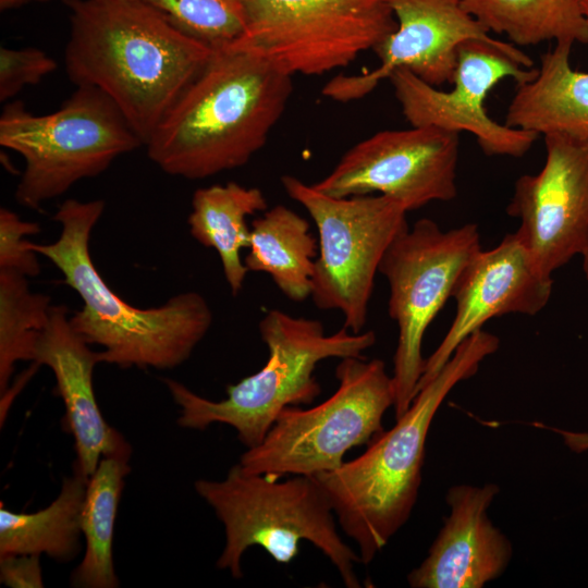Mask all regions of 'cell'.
<instances>
[{"mask_svg":"<svg viewBox=\"0 0 588 588\" xmlns=\"http://www.w3.org/2000/svg\"><path fill=\"white\" fill-rule=\"evenodd\" d=\"M62 1L70 20L68 77L103 91L145 146L213 48L145 0Z\"/></svg>","mask_w":588,"mask_h":588,"instance_id":"1","label":"cell"},{"mask_svg":"<svg viewBox=\"0 0 588 588\" xmlns=\"http://www.w3.org/2000/svg\"><path fill=\"white\" fill-rule=\"evenodd\" d=\"M293 93L292 76L234 42L213 48L145 145L163 172L201 180L246 164Z\"/></svg>","mask_w":588,"mask_h":588,"instance_id":"2","label":"cell"},{"mask_svg":"<svg viewBox=\"0 0 588 588\" xmlns=\"http://www.w3.org/2000/svg\"><path fill=\"white\" fill-rule=\"evenodd\" d=\"M499 338L479 330L463 341L409 408L367 450L339 468L314 476L326 492L338 524L368 564L407 522L416 504L430 425L444 399L473 377L499 348Z\"/></svg>","mask_w":588,"mask_h":588,"instance_id":"3","label":"cell"},{"mask_svg":"<svg viewBox=\"0 0 588 588\" xmlns=\"http://www.w3.org/2000/svg\"><path fill=\"white\" fill-rule=\"evenodd\" d=\"M105 201L64 200L53 219L61 234L52 243L30 242L48 258L64 282L83 302L70 316L75 332L89 345H99L100 363L122 368L170 369L183 364L212 323V311L203 295L184 292L151 308H138L122 299L103 280L89 253L93 228Z\"/></svg>","mask_w":588,"mask_h":588,"instance_id":"4","label":"cell"},{"mask_svg":"<svg viewBox=\"0 0 588 588\" xmlns=\"http://www.w3.org/2000/svg\"><path fill=\"white\" fill-rule=\"evenodd\" d=\"M258 327L268 359L257 372L228 385L224 400L206 399L176 380L163 379L180 407V427L204 430L224 424L247 449L255 448L285 407L310 404L320 394L314 372L321 360L364 357L376 343L373 331L354 333L343 327L328 335L320 321L279 309L269 310Z\"/></svg>","mask_w":588,"mask_h":588,"instance_id":"5","label":"cell"},{"mask_svg":"<svg viewBox=\"0 0 588 588\" xmlns=\"http://www.w3.org/2000/svg\"><path fill=\"white\" fill-rule=\"evenodd\" d=\"M194 488L224 527L217 566L232 577H243L242 556L250 547L289 564L298 554L299 541L306 540L331 561L346 587H360L355 572L360 558L340 536L331 503L314 476L281 481L236 464L223 480L198 479Z\"/></svg>","mask_w":588,"mask_h":588,"instance_id":"6","label":"cell"},{"mask_svg":"<svg viewBox=\"0 0 588 588\" xmlns=\"http://www.w3.org/2000/svg\"><path fill=\"white\" fill-rule=\"evenodd\" d=\"M54 112L36 115L17 100L0 115V145L23 157L15 189L30 209L106 171L143 145L117 105L100 89L81 85Z\"/></svg>","mask_w":588,"mask_h":588,"instance_id":"7","label":"cell"},{"mask_svg":"<svg viewBox=\"0 0 588 588\" xmlns=\"http://www.w3.org/2000/svg\"><path fill=\"white\" fill-rule=\"evenodd\" d=\"M334 393L308 409L285 407L265 439L247 449L240 466L249 474L281 478L317 476L339 468L352 448L382 432V418L394 404V387L381 359L342 358Z\"/></svg>","mask_w":588,"mask_h":588,"instance_id":"8","label":"cell"},{"mask_svg":"<svg viewBox=\"0 0 588 588\" xmlns=\"http://www.w3.org/2000/svg\"><path fill=\"white\" fill-rule=\"evenodd\" d=\"M481 249L477 224L443 231L427 218L404 228L387 248L379 273L388 281V311L399 331L392 375L395 419L417 394L426 362L422 339L429 324Z\"/></svg>","mask_w":588,"mask_h":588,"instance_id":"9","label":"cell"},{"mask_svg":"<svg viewBox=\"0 0 588 588\" xmlns=\"http://www.w3.org/2000/svg\"><path fill=\"white\" fill-rule=\"evenodd\" d=\"M281 183L318 230L311 292L315 305L339 310L345 329L362 332L381 259L408 225L406 209L380 194L332 197L293 175L282 176Z\"/></svg>","mask_w":588,"mask_h":588,"instance_id":"10","label":"cell"},{"mask_svg":"<svg viewBox=\"0 0 588 588\" xmlns=\"http://www.w3.org/2000/svg\"><path fill=\"white\" fill-rule=\"evenodd\" d=\"M396 28L389 0H248L233 41L293 76L345 68Z\"/></svg>","mask_w":588,"mask_h":588,"instance_id":"11","label":"cell"},{"mask_svg":"<svg viewBox=\"0 0 588 588\" xmlns=\"http://www.w3.org/2000/svg\"><path fill=\"white\" fill-rule=\"evenodd\" d=\"M536 74V68L524 66L498 46L467 40L458 48L451 90H440L406 69L393 71L388 79L411 126L469 132L487 156L518 158L539 135L495 122L487 113L485 100L502 79L512 78L520 85Z\"/></svg>","mask_w":588,"mask_h":588,"instance_id":"12","label":"cell"},{"mask_svg":"<svg viewBox=\"0 0 588 588\" xmlns=\"http://www.w3.org/2000/svg\"><path fill=\"white\" fill-rule=\"evenodd\" d=\"M460 134L432 126L378 132L350 148L319 182L332 197L379 193L406 211L456 197Z\"/></svg>","mask_w":588,"mask_h":588,"instance_id":"13","label":"cell"},{"mask_svg":"<svg viewBox=\"0 0 588 588\" xmlns=\"http://www.w3.org/2000/svg\"><path fill=\"white\" fill-rule=\"evenodd\" d=\"M396 28L373 51L376 69L354 75H336L322 95L339 102L362 99L397 69L411 71L427 84L452 83L458 48L467 40L498 46L520 64L534 68L531 58L513 44L494 39L462 5V0H389Z\"/></svg>","mask_w":588,"mask_h":588,"instance_id":"14","label":"cell"},{"mask_svg":"<svg viewBox=\"0 0 588 588\" xmlns=\"http://www.w3.org/2000/svg\"><path fill=\"white\" fill-rule=\"evenodd\" d=\"M544 146L542 169L517 179L506 212L519 221L516 234L536 266L552 277L588 250V143L548 134Z\"/></svg>","mask_w":588,"mask_h":588,"instance_id":"15","label":"cell"},{"mask_svg":"<svg viewBox=\"0 0 588 588\" xmlns=\"http://www.w3.org/2000/svg\"><path fill=\"white\" fill-rule=\"evenodd\" d=\"M552 277L540 271L520 238L506 234L491 249H481L462 273L453 293L456 313L436 351L426 358L417 392L449 362L458 345L492 318L507 314L535 316L548 304Z\"/></svg>","mask_w":588,"mask_h":588,"instance_id":"16","label":"cell"},{"mask_svg":"<svg viewBox=\"0 0 588 588\" xmlns=\"http://www.w3.org/2000/svg\"><path fill=\"white\" fill-rule=\"evenodd\" d=\"M499 491L495 483L449 489L450 515L427 558L407 575L411 587L481 588L503 574L513 554L512 544L488 515Z\"/></svg>","mask_w":588,"mask_h":588,"instance_id":"17","label":"cell"},{"mask_svg":"<svg viewBox=\"0 0 588 588\" xmlns=\"http://www.w3.org/2000/svg\"><path fill=\"white\" fill-rule=\"evenodd\" d=\"M32 362L49 367L56 378L57 394L65 409L63 427L74 439L76 469L89 478L103 456H131V445L106 421L97 404L93 373L100 363L99 352L72 328L66 306H51Z\"/></svg>","mask_w":588,"mask_h":588,"instance_id":"18","label":"cell"},{"mask_svg":"<svg viewBox=\"0 0 588 588\" xmlns=\"http://www.w3.org/2000/svg\"><path fill=\"white\" fill-rule=\"evenodd\" d=\"M572 46L555 42L552 50L541 56L536 76L517 85L505 125L588 143V72L573 70Z\"/></svg>","mask_w":588,"mask_h":588,"instance_id":"19","label":"cell"},{"mask_svg":"<svg viewBox=\"0 0 588 588\" xmlns=\"http://www.w3.org/2000/svg\"><path fill=\"white\" fill-rule=\"evenodd\" d=\"M248 248V271L269 274L291 301L311 296L318 243L304 217L283 205L267 209L252 221Z\"/></svg>","mask_w":588,"mask_h":588,"instance_id":"20","label":"cell"},{"mask_svg":"<svg viewBox=\"0 0 588 588\" xmlns=\"http://www.w3.org/2000/svg\"><path fill=\"white\" fill-rule=\"evenodd\" d=\"M267 209V199L259 188L235 182L198 188L193 195L187 219L191 235L218 253L233 295L242 291L248 272L241 258L242 249L249 246L246 219Z\"/></svg>","mask_w":588,"mask_h":588,"instance_id":"21","label":"cell"},{"mask_svg":"<svg viewBox=\"0 0 588 588\" xmlns=\"http://www.w3.org/2000/svg\"><path fill=\"white\" fill-rule=\"evenodd\" d=\"M74 467L59 495L45 509L16 513L0 503V556L46 554L68 562L79 552L81 513L88 482Z\"/></svg>","mask_w":588,"mask_h":588,"instance_id":"22","label":"cell"},{"mask_svg":"<svg viewBox=\"0 0 588 588\" xmlns=\"http://www.w3.org/2000/svg\"><path fill=\"white\" fill-rule=\"evenodd\" d=\"M130 457L103 456L89 477L81 513V529L86 548L73 571L71 585L79 588H115L112 543L124 478Z\"/></svg>","mask_w":588,"mask_h":588,"instance_id":"23","label":"cell"},{"mask_svg":"<svg viewBox=\"0 0 588 588\" xmlns=\"http://www.w3.org/2000/svg\"><path fill=\"white\" fill-rule=\"evenodd\" d=\"M462 5L489 32L518 46L588 44L581 0H462Z\"/></svg>","mask_w":588,"mask_h":588,"instance_id":"24","label":"cell"},{"mask_svg":"<svg viewBox=\"0 0 588 588\" xmlns=\"http://www.w3.org/2000/svg\"><path fill=\"white\" fill-rule=\"evenodd\" d=\"M27 277L0 269V393L9 389L15 364L33 360L34 348L46 327L50 296L30 291Z\"/></svg>","mask_w":588,"mask_h":588,"instance_id":"25","label":"cell"},{"mask_svg":"<svg viewBox=\"0 0 588 588\" xmlns=\"http://www.w3.org/2000/svg\"><path fill=\"white\" fill-rule=\"evenodd\" d=\"M175 26L211 48L235 41L244 32L248 0H145Z\"/></svg>","mask_w":588,"mask_h":588,"instance_id":"26","label":"cell"},{"mask_svg":"<svg viewBox=\"0 0 588 588\" xmlns=\"http://www.w3.org/2000/svg\"><path fill=\"white\" fill-rule=\"evenodd\" d=\"M57 68V62L38 48L10 49L1 47L0 101L7 102L26 86L39 84Z\"/></svg>","mask_w":588,"mask_h":588,"instance_id":"27","label":"cell"},{"mask_svg":"<svg viewBox=\"0 0 588 588\" xmlns=\"http://www.w3.org/2000/svg\"><path fill=\"white\" fill-rule=\"evenodd\" d=\"M40 232L36 222L22 220L15 212L0 209V269L12 270L25 277L40 272L37 253L26 237Z\"/></svg>","mask_w":588,"mask_h":588,"instance_id":"28","label":"cell"},{"mask_svg":"<svg viewBox=\"0 0 588 588\" xmlns=\"http://www.w3.org/2000/svg\"><path fill=\"white\" fill-rule=\"evenodd\" d=\"M0 580L11 588L44 587L39 555L11 554L0 556Z\"/></svg>","mask_w":588,"mask_h":588,"instance_id":"29","label":"cell"},{"mask_svg":"<svg viewBox=\"0 0 588 588\" xmlns=\"http://www.w3.org/2000/svg\"><path fill=\"white\" fill-rule=\"evenodd\" d=\"M535 426L559 433L565 445L575 453L588 451V432L569 431L542 424H535Z\"/></svg>","mask_w":588,"mask_h":588,"instance_id":"30","label":"cell"},{"mask_svg":"<svg viewBox=\"0 0 588 588\" xmlns=\"http://www.w3.org/2000/svg\"><path fill=\"white\" fill-rule=\"evenodd\" d=\"M45 1H49V0H0V10L8 11V10L21 8L28 3L45 2Z\"/></svg>","mask_w":588,"mask_h":588,"instance_id":"31","label":"cell"},{"mask_svg":"<svg viewBox=\"0 0 588 588\" xmlns=\"http://www.w3.org/2000/svg\"><path fill=\"white\" fill-rule=\"evenodd\" d=\"M581 259H583V271L588 282V250L581 256Z\"/></svg>","mask_w":588,"mask_h":588,"instance_id":"32","label":"cell"},{"mask_svg":"<svg viewBox=\"0 0 588 588\" xmlns=\"http://www.w3.org/2000/svg\"><path fill=\"white\" fill-rule=\"evenodd\" d=\"M581 10L588 24V0H581Z\"/></svg>","mask_w":588,"mask_h":588,"instance_id":"33","label":"cell"}]
</instances>
